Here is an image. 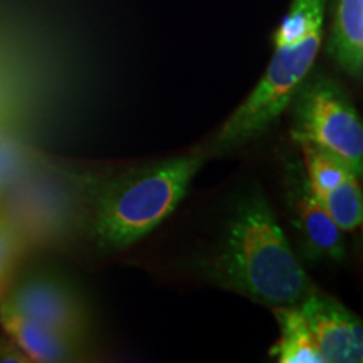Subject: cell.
<instances>
[{
	"label": "cell",
	"instance_id": "ba28073f",
	"mask_svg": "<svg viewBox=\"0 0 363 363\" xmlns=\"http://www.w3.org/2000/svg\"><path fill=\"white\" fill-rule=\"evenodd\" d=\"M0 325L9 337L19 345L30 362H67L74 355L76 340L2 305H0Z\"/></svg>",
	"mask_w": 363,
	"mask_h": 363
},
{
	"label": "cell",
	"instance_id": "5bb4252c",
	"mask_svg": "<svg viewBox=\"0 0 363 363\" xmlns=\"http://www.w3.org/2000/svg\"><path fill=\"white\" fill-rule=\"evenodd\" d=\"M13 259H16V242H13L11 230L0 220V286L7 279Z\"/></svg>",
	"mask_w": 363,
	"mask_h": 363
},
{
	"label": "cell",
	"instance_id": "277c9868",
	"mask_svg": "<svg viewBox=\"0 0 363 363\" xmlns=\"http://www.w3.org/2000/svg\"><path fill=\"white\" fill-rule=\"evenodd\" d=\"M291 136L313 142L342 157L353 175L363 174V125L350 96L325 72H308L289 103Z\"/></svg>",
	"mask_w": 363,
	"mask_h": 363
},
{
	"label": "cell",
	"instance_id": "7c38bea8",
	"mask_svg": "<svg viewBox=\"0 0 363 363\" xmlns=\"http://www.w3.org/2000/svg\"><path fill=\"white\" fill-rule=\"evenodd\" d=\"M299 147H301L303 162H305L306 180L313 192H325V190L335 189L347 177L353 175L343 158L323 145L301 142Z\"/></svg>",
	"mask_w": 363,
	"mask_h": 363
},
{
	"label": "cell",
	"instance_id": "9c48e42d",
	"mask_svg": "<svg viewBox=\"0 0 363 363\" xmlns=\"http://www.w3.org/2000/svg\"><path fill=\"white\" fill-rule=\"evenodd\" d=\"M328 54L340 69L360 79L363 72V0H337Z\"/></svg>",
	"mask_w": 363,
	"mask_h": 363
},
{
	"label": "cell",
	"instance_id": "8fae6325",
	"mask_svg": "<svg viewBox=\"0 0 363 363\" xmlns=\"http://www.w3.org/2000/svg\"><path fill=\"white\" fill-rule=\"evenodd\" d=\"M313 194L343 233H352L360 227L363 219V197L360 179H357L355 175L347 177L335 189Z\"/></svg>",
	"mask_w": 363,
	"mask_h": 363
},
{
	"label": "cell",
	"instance_id": "6da1fadb",
	"mask_svg": "<svg viewBox=\"0 0 363 363\" xmlns=\"http://www.w3.org/2000/svg\"><path fill=\"white\" fill-rule=\"evenodd\" d=\"M202 274L227 291L271 308L296 306L313 289L261 195H251L239 203L220 247L202 262Z\"/></svg>",
	"mask_w": 363,
	"mask_h": 363
},
{
	"label": "cell",
	"instance_id": "8992f818",
	"mask_svg": "<svg viewBox=\"0 0 363 363\" xmlns=\"http://www.w3.org/2000/svg\"><path fill=\"white\" fill-rule=\"evenodd\" d=\"M286 197L291 207L293 224L296 227L301 246L310 259L342 261L347 252L343 230L335 224L320 201L315 197L306 175L291 172L286 180Z\"/></svg>",
	"mask_w": 363,
	"mask_h": 363
},
{
	"label": "cell",
	"instance_id": "3957f363",
	"mask_svg": "<svg viewBox=\"0 0 363 363\" xmlns=\"http://www.w3.org/2000/svg\"><path fill=\"white\" fill-rule=\"evenodd\" d=\"M321 43L323 27L311 30L298 43L276 48L264 74L244 103L227 118L207 155L233 152L264 133L286 111L298 86L313 69Z\"/></svg>",
	"mask_w": 363,
	"mask_h": 363
},
{
	"label": "cell",
	"instance_id": "4fadbf2b",
	"mask_svg": "<svg viewBox=\"0 0 363 363\" xmlns=\"http://www.w3.org/2000/svg\"><path fill=\"white\" fill-rule=\"evenodd\" d=\"M326 0H291L289 11L274 33V48L298 43L325 24Z\"/></svg>",
	"mask_w": 363,
	"mask_h": 363
},
{
	"label": "cell",
	"instance_id": "30bf717a",
	"mask_svg": "<svg viewBox=\"0 0 363 363\" xmlns=\"http://www.w3.org/2000/svg\"><path fill=\"white\" fill-rule=\"evenodd\" d=\"M274 316L279 325V338L272 345L271 357L279 363H325L298 305L274 308Z\"/></svg>",
	"mask_w": 363,
	"mask_h": 363
},
{
	"label": "cell",
	"instance_id": "5b68a950",
	"mask_svg": "<svg viewBox=\"0 0 363 363\" xmlns=\"http://www.w3.org/2000/svg\"><path fill=\"white\" fill-rule=\"evenodd\" d=\"M325 363L363 360V325L343 303L313 288L298 305Z\"/></svg>",
	"mask_w": 363,
	"mask_h": 363
},
{
	"label": "cell",
	"instance_id": "9a60e30c",
	"mask_svg": "<svg viewBox=\"0 0 363 363\" xmlns=\"http://www.w3.org/2000/svg\"><path fill=\"white\" fill-rule=\"evenodd\" d=\"M29 357L22 352V348L6 333L0 337V363H29Z\"/></svg>",
	"mask_w": 363,
	"mask_h": 363
},
{
	"label": "cell",
	"instance_id": "7a4b0ae2",
	"mask_svg": "<svg viewBox=\"0 0 363 363\" xmlns=\"http://www.w3.org/2000/svg\"><path fill=\"white\" fill-rule=\"evenodd\" d=\"M206 153L165 158L116 175L98 195L94 235L103 251H120L155 230L179 207Z\"/></svg>",
	"mask_w": 363,
	"mask_h": 363
},
{
	"label": "cell",
	"instance_id": "52a82bcc",
	"mask_svg": "<svg viewBox=\"0 0 363 363\" xmlns=\"http://www.w3.org/2000/svg\"><path fill=\"white\" fill-rule=\"evenodd\" d=\"M0 305L72 340L84 330V313L79 303L57 281L48 278L26 281Z\"/></svg>",
	"mask_w": 363,
	"mask_h": 363
}]
</instances>
